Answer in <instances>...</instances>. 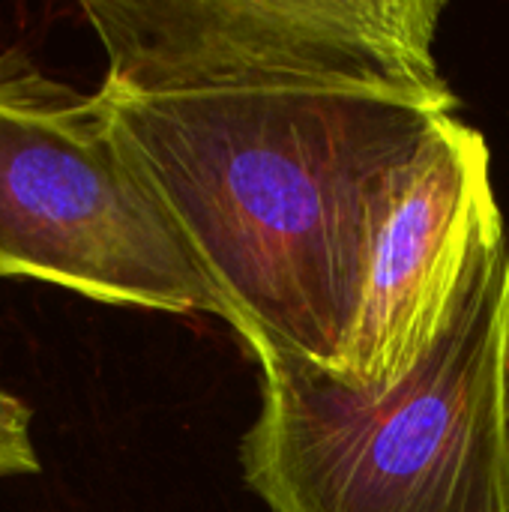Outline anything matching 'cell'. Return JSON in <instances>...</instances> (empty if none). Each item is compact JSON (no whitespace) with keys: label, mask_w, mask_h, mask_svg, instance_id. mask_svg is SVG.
<instances>
[{"label":"cell","mask_w":509,"mask_h":512,"mask_svg":"<svg viewBox=\"0 0 509 512\" xmlns=\"http://www.w3.org/2000/svg\"><path fill=\"white\" fill-rule=\"evenodd\" d=\"M99 96L219 318L255 357L336 369L381 225L453 111L348 93Z\"/></svg>","instance_id":"6da1fadb"},{"label":"cell","mask_w":509,"mask_h":512,"mask_svg":"<svg viewBox=\"0 0 509 512\" xmlns=\"http://www.w3.org/2000/svg\"><path fill=\"white\" fill-rule=\"evenodd\" d=\"M507 228L477 249L429 351L390 387L297 357H258L240 444L270 512H509Z\"/></svg>","instance_id":"7a4b0ae2"},{"label":"cell","mask_w":509,"mask_h":512,"mask_svg":"<svg viewBox=\"0 0 509 512\" xmlns=\"http://www.w3.org/2000/svg\"><path fill=\"white\" fill-rule=\"evenodd\" d=\"M0 279L96 303L219 315L108 102L0 51Z\"/></svg>","instance_id":"3957f363"},{"label":"cell","mask_w":509,"mask_h":512,"mask_svg":"<svg viewBox=\"0 0 509 512\" xmlns=\"http://www.w3.org/2000/svg\"><path fill=\"white\" fill-rule=\"evenodd\" d=\"M111 99L348 93L459 108L435 57L444 0H84Z\"/></svg>","instance_id":"277c9868"},{"label":"cell","mask_w":509,"mask_h":512,"mask_svg":"<svg viewBox=\"0 0 509 512\" xmlns=\"http://www.w3.org/2000/svg\"><path fill=\"white\" fill-rule=\"evenodd\" d=\"M504 216L483 132L450 114L411 162L372 249L339 366L354 387H390L441 333L459 285Z\"/></svg>","instance_id":"5b68a950"},{"label":"cell","mask_w":509,"mask_h":512,"mask_svg":"<svg viewBox=\"0 0 509 512\" xmlns=\"http://www.w3.org/2000/svg\"><path fill=\"white\" fill-rule=\"evenodd\" d=\"M33 411L24 399L0 390V480L33 477L42 471L39 453L30 438Z\"/></svg>","instance_id":"8992f818"},{"label":"cell","mask_w":509,"mask_h":512,"mask_svg":"<svg viewBox=\"0 0 509 512\" xmlns=\"http://www.w3.org/2000/svg\"><path fill=\"white\" fill-rule=\"evenodd\" d=\"M504 396H507V432H509V306H507V336H504Z\"/></svg>","instance_id":"52a82bcc"}]
</instances>
